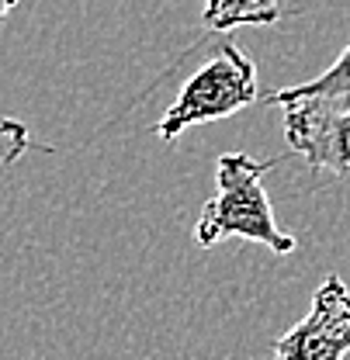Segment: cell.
<instances>
[{"label": "cell", "instance_id": "1", "mask_svg": "<svg viewBox=\"0 0 350 360\" xmlns=\"http://www.w3.org/2000/svg\"><path fill=\"white\" fill-rule=\"evenodd\" d=\"M277 167V160H254L250 153H222L215 160V198L205 201L198 225H194V243L198 246H215L222 239H246L263 250L288 257L295 253V236H288L270 208V198L263 191V174Z\"/></svg>", "mask_w": 350, "mask_h": 360}, {"label": "cell", "instance_id": "2", "mask_svg": "<svg viewBox=\"0 0 350 360\" xmlns=\"http://www.w3.org/2000/svg\"><path fill=\"white\" fill-rule=\"evenodd\" d=\"M257 101H261V84H257L254 56L243 45L222 42L215 56L187 77L184 90L167 108V115L153 125V132L163 142H177L184 129L229 118Z\"/></svg>", "mask_w": 350, "mask_h": 360}, {"label": "cell", "instance_id": "3", "mask_svg": "<svg viewBox=\"0 0 350 360\" xmlns=\"http://www.w3.org/2000/svg\"><path fill=\"white\" fill-rule=\"evenodd\" d=\"M285 108V139L315 174L350 180V104L337 97H299Z\"/></svg>", "mask_w": 350, "mask_h": 360}, {"label": "cell", "instance_id": "4", "mask_svg": "<svg viewBox=\"0 0 350 360\" xmlns=\"http://www.w3.org/2000/svg\"><path fill=\"white\" fill-rule=\"evenodd\" d=\"M350 357V288L330 274L302 322H295L277 343L274 360H344Z\"/></svg>", "mask_w": 350, "mask_h": 360}, {"label": "cell", "instance_id": "5", "mask_svg": "<svg viewBox=\"0 0 350 360\" xmlns=\"http://www.w3.org/2000/svg\"><path fill=\"white\" fill-rule=\"evenodd\" d=\"M201 21L208 32H232L246 25H277L281 21V0H205Z\"/></svg>", "mask_w": 350, "mask_h": 360}, {"label": "cell", "instance_id": "6", "mask_svg": "<svg viewBox=\"0 0 350 360\" xmlns=\"http://www.w3.org/2000/svg\"><path fill=\"white\" fill-rule=\"evenodd\" d=\"M299 97H337V101H347L350 97V45L340 52V59L323 70L315 80H306V84H295V87H281L274 94L261 97V104H288V101H299Z\"/></svg>", "mask_w": 350, "mask_h": 360}, {"label": "cell", "instance_id": "7", "mask_svg": "<svg viewBox=\"0 0 350 360\" xmlns=\"http://www.w3.org/2000/svg\"><path fill=\"white\" fill-rule=\"evenodd\" d=\"M32 146H35V142H32V132H28L25 122H18V118H0V167L18 163Z\"/></svg>", "mask_w": 350, "mask_h": 360}, {"label": "cell", "instance_id": "8", "mask_svg": "<svg viewBox=\"0 0 350 360\" xmlns=\"http://www.w3.org/2000/svg\"><path fill=\"white\" fill-rule=\"evenodd\" d=\"M14 7H18V0H0V21H4V18H7Z\"/></svg>", "mask_w": 350, "mask_h": 360}]
</instances>
